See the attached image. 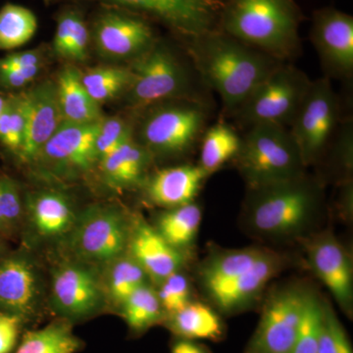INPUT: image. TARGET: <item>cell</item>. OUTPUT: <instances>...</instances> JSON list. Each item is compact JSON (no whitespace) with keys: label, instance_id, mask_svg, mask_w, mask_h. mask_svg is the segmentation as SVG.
<instances>
[{"label":"cell","instance_id":"obj_1","mask_svg":"<svg viewBox=\"0 0 353 353\" xmlns=\"http://www.w3.org/2000/svg\"><path fill=\"white\" fill-rule=\"evenodd\" d=\"M190 52L202 78L233 112L279 65L275 58L214 30L192 39Z\"/></svg>","mask_w":353,"mask_h":353},{"label":"cell","instance_id":"obj_2","mask_svg":"<svg viewBox=\"0 0 353 353\" xmlns=\"http://www.w3.org/2000/svg\"><path fill=\"white\" fill-rule=\"evenodd\" d=\"M285 259L262 248L222 250L211 254L199 268L202 287L223 312L246 307L285 267Z\"/></svg>","mask_w":353,"mask_h":353},{"label":"cell","instance_id":"obj_3","mask_svg":"<svg viewBox=\"0 0 353 353\" xmlns=\"http://www.w3.org/2000/svg\"><path fill=\"white\" fill-rule=\"evenodd\" d=\"M248 190L246 227L252 233L269 240H287L305 233L321 208V187L304 174L285 182Z\"/></svg>","mask_w":353,"mask_h":353},{"label":"cell","instance_id":"obj_4","mask_svg":"<svg viewBox=\"0 0 353 353\" xmlns=\"http://www.w3.org/2000/svg\"><path fill=\"white\" fill-rule=\"evenodd\" d=\"M301 20L294 0H227L221 15L225 34L277 60L299 50Z\"/></svg>","mask_w":353,"mask_h":353},{"label":"cell","instance_id":"obj_5","mask_svg":"<svg viewBox=\"0 0 353 353\" xmlns=\"http://www.w3.org/2000/svg\"><path fill=\"white\" fill-rule=\"evenodd\" d=\"M234 159L248 190L292 180L305 167L289 128L279 125L250 127Z\"/></svg>","mask_w":353,"mask_h":353},{"label":"cell","instance_id":"obj_6","mask_svg":"<svg viewBox=\"0 0 353 353\" xmlns=\"http://www.w3.org/2000/svg\"><path fill=\"white\" fill-rule=\"evenodd\" d=\"M310 83L301 70L279 64L234 113L248 128L259 124L290 128Z\"/></svg>","mask_w":353,"mask_h":353},{"label":"cell","instance_id":"obj_7","mask_svg":"<svg viewBox=\"0 0 353 353\" xmlns=\"http://www.w3.org/2000/svg\"><path fill=\"white\" fill-rule=\"evenodd\" d=\"M134 74L127 102L137 108L155 105L185 97L190 88L189 72L167 44L157 41L143 55L132 60Z\"/></svg>","mask_w":353,"mask_h":353},{"label":"cell","instance_id":"obj_8","mask_svg":"<svg viewBox=\"0 0 353 353\" xmlns=\"http://www.w3.org/2000/svg\"><path fill=\"white\" fill-rule=\"evenodd\" d=\"M340 117L339 99L328 78L311 81L296 117L289 128L304 165L316 161L324 152Z\"/></svg>","mask_w":353,"mask_h":353},{"label":"cell","instance_id":"obj_9","mask_svg":"<svg viewBox=\"0 0 353 353\" xmlns=\"http://www.w3.org/2000/svg\"><path fill=\"white\" fill-rule=\"evenodd\" d=\"M130 230L118 209L94 206L77 217L70 234V246L77 256L88 262L105 263L124 255Z\"/></svg>","mask_w":353,"mask_h":353},{"label":"cell","instance_id":"obj_10","mask_svg":"<svg viewBox=\"0 0 353 353\" xmlns=\"http://www.w3.org/2000/svg\"><path fill=\"white\" fill-rule=\"evenodd\" d=\"M309 294V290L294 285L275 290L265 305L250 353H290Z\"/></svg>","mask_w":353,"mask_h":353},{"label":"cell","instance_id":"obj_11","mask_svg":"<svg viewBox=\"0 0 353 353\" xmlns=\"http://www.w3.org/2000/svg\"><path fill=\"white\" fill-rule=\"evenodd\" d=\"M205 121V110L199 103L190 102L157 109L141 126L143 145L150 153L181 154L196 143Z\"/></svg>","mask_w":353,"mask_h":353},{"label":"cell","instance_id":"obj_12","mask_svg":"<svg viewBox=\"0 0 353 353\" xmlns=\"http://www.w3.org/2000/svg\"><path fill=\"white\" fill-rule=\"evenodd\" d=\"M95 16L92 27L95 50L106 59L134 60L157 43L145 18L117 7L108 6Z\"/></svg>","mask_w":353,"mask_h":353},{"label":"cell","instance_id":"obj_13","mask_svg":"<svg viewBox=\"0 0 353 353\" xmlns=\"http://www.w3.org/2000/svg\"><path fill=\"white\" fill-rule=\"evenodd\" d=\"M150 17L190 41L213 31L214 0H90Z\"/></svg>","mask_w":353,"mask_h":353},{"label":"cell","instance_id":"obj_14","mask_svg":"<svg viewBox=\"0 0 353 353\" xmlns=\"http://www.w3.org/2000/svg\"><path fill=\"white\" fill-rule=\"evenodd\" d=\"M311 41L331 75L350 77L353 72V18L334 8L315 12Z\"/></svg>","mask_w":353,"mask_h":353},{"label":"cell","instance_id":"obj_15","mask_svg":"<svg viewBox=\"0 0 353 353\" xmlns=\"http://www.w3.org/2000/svg\"><path fill=\"white\" fill-rule=\"evenodd\" d=\"M311 269L331 292L334 301L347 314L352 310L353 272L352 259L334 234L324 233L307 243Z\"/></svg>","mask_w":353,"mask_h":353},{"label":"cell","instance_id":"obj_16","mask_svg":"<svg viewBox=\"0 0 353 353\" xmlns=\"http://www.w3.org/2000/svg\"><path fill=\"white\" fill-rule=\"evenodd\" d=\"M99 123L101 120L85 124L63 121L37 158L43 157L57 171L90 170L97 161L95 138Z\"/></svg>","mask_w":353,"mask_h":353},{"label":"cell","instance_id":"obj_17","mask_svg":"<svg viewBox=\"0 0 353 353\" xmlns=\"http://www.w3.org/2000/svg\"><path fill=\"white\" fill-rule=\"evenodd\" d=\"M52 299L58 312L71 319L94 314L103 301L101 285L90 269L63 264L53 274Z\"/></svg>","mask_w":353,"mask_h":353},{"label":"cell","instance_id":"obj_18","mask_svg":"<svg viewBox=\"0 0 353 353\" xmlns=\"http://www.w3.org/2000/svg\"><path fill=\"white\" fill-rule=\"evenodd\" d=\"M28 110L24 143L19 157L25 161L37 159L48 139L63 122L57 83L53 81L34 85L26 92Z\"/></svg>","mask_w":353,"mask_h":353},{"label":"cell","instance_id":"obj_19","mask_svg":"<svg viewBox=\"0 0 353 353\" xmlns=\"http://www.w3.org/2000/svg\"><path fill=\"white\" fill-rule=\"evenodd\" d=\"M128 250L148 277L159 283L180 271L185 260L182 252L169 245L155 228L143 219L132 223Z\"/></svg>","mask_w":353,"mask_h":353},{"label":"cell","instance_id":"obj_20","mask_svg":"<svg viewBox=\"0 0 353 353\" xmlns=\"http://www.w3.org/2000/svg\"><path fill=\"white\" fill-rule=\"evenodd\" d=\"M39 277L34 265L22 255L0 259V308L19 317L31 313L38 301Z\"/></svg>","mask_w":353,"mask_h":353},{"label":"cell","instance_id":"obj_21","mask_svg":"<svg viewBox=\"0 0 353 353\" xmlns=\"http://www.w3.org/2000/svg\"><path fill=\"white\" fill-rule=\"evenodd\" d=\"M206 176L201 167L192 165L163 169L146 183V196L159 208L187 205L194 202Z\"/></svg>","mask_w":353,"mask_h":353},{"label":"cell","instance_id":"obj_22","mask_svg":"<svg viewBox=\"0 0 353 353\" xmlns=\"http://www.w3.org/2000/svg\"><path fill=\"white\" fill-rule=\"evenodd\" d=\"M28 208L34 230L46 238L69 234L77 218L67 197L59 192L34 194L28 202Z\"/></svg>","mask_w":353,"mask_h":353},{"label":"cell","instance_id":"obj_23","mask_svg":"<svg viewBox=\"0 0 353 353\" xmlns=\"http://www.w3.org/2000/svg\"><path fill=\"white\" fill-rule=\"evenodd\" d=\"M57 85L63 121L85 124L102 119L101 105L88 94L82 83V74L76 67L62 69Z\"/></svg>","mask_w":353,"mask_h":353},{"label":"cell","instance_id":"obj_24","mask_svg":"<svg viewBox=\"0 0 353 353\" xmlns=\"http://www.w3.org/2000/svg\"><path fill=\"white\" fill-rule=\"evenodd\" d=\"M152 153L134 139L123 143L101 165L104 181L114 189H128L143 180Z\"/></svg>","mask_w":353,"mask_h":353},{"label":"cell","instance_id":"obj_25","mask_svg":"<svg viewBox=\"0 0 353 353\" xmlns=\"http://www.w3.org/2000/svg\"><path fill=\"white\" fill-rule=\"evenodd\" d=\"M202 219L201 209L194 202L179 208L167 209L158 220V233L179 252L194 243Z\"/></svg>","mask_w":353,"mask_h":353},{"label":"cell","instance_id":"obj_26","mask_svg":"<svg viewBox=\"0 0 353 353\" xmlns=\"http://www.w3.org/2000/svg\"><path fill=\"white\" fill-rule=\"evenodd\" d=\"M171 329L185 340H217L223 333L222 322L213 309L190 303L172 314Z\"/></svg>","mask_w":353,"mask_h":353},{"label":"cell","instance_id":"obj_27","mask_svg":"<svg viewBox=\"0 0 353 353\" xmlns=\"http://www.w3.org/2000/svg\"><path fill=\"white\" fill-rule=\"evenodd\" d=\"M90 34L80 11L67 9L58 16L53 50L58 57L72 61H83L87 58Z\"/></svg>","mask_w":353,"mask_h":353},{"label":"cell","instance_id":"obj_28","mask_svg":"<svg viewBox=\"0 0 353 353\" xmlns=\"http://www.w3.org/2000/svg\"><path fill=\"white\" fill-rule=\"evenodd\" d=\"M241 145V138L233 128L226 124L215 125L202 139L199 166L208 176L236 157Z\"/></svg>","mask_w":353,"mask_h":353},{"label":"cell","instance_id":"obj_29","mask_svg":"<svg viewBox=\"0 0 353 353\" xmlns=\"http://www.w3.org/2000/svg\"><path fill=\"white\" fill-rule=\"evenodd\" d=\"M80 341L65 321L51 323L43 328L29 332L16 353H75Z\"/></svg>","mask_w":353,"mask_h":353},{"label":"cell","instance_id":"obj_30","mask_svg":"<svg viewBox=\"0 0 353 353\" xmlns=\"http://www.w3.org/2000/svg\"><path fill=\"white\" fill-rule=\"evenodd\" d=\"M134 74L130 67L101 66L82 74V83L88 94L97 104L112 101L126 94Z\"/></svg>","mask_w":353,"mask_h":353},{"label":"cell","instance_id":"obj_31","mask_svg":"<svg viewBox=\"0 0 353 353\" xmlns=\"http://www.w3.org/2000/svg\"><path fill=\"white\" fill-rule=\"evenodd\" d=\"M38 30V19L30 9L6 3L0 9V50H12L29 43Z\"/></svg>","mask_w":353,"mask_h":353},{"label":"cell","instance_id":"obj_32","mask_svg":"<svg viewBox=\"0 0 353 353\" xmlns=\"http://www.w3.org/2000/svg\"><path fill=\"white\" fill-rule=\"evenodd\" d=\"M121 307L127 324L137 332L145 331L157 324L165 313L157 290L146 284L134 290Z\"/></svg>","mask_w":353,"mask_h":353},{"label":"cell","instance_id":"obj_33","mask_svg":"<svg viewBox=\"0 0 353 353\" xmlns=\"http://www.w3.org/2000/svg\"><path fill=\"white\" fill-rule=\"evenodd\" d=\"M108 290L110 299L122 305L134 290L146 284L148 275L132 257L122 256L109 262Z\"/></svg>","mask_w":353,"mask_h":353},{"label":"cell","instance_id":"obj_34","mask_svg":"<svg viewBox=\"0 0 353 353\" xmlns=\"http://www.w3.org/2000/svg\"><path fill=\"white\" fill-rule=\"evenodd\" d=\"M27 110V95L22 92L6 99V105L0 115V143L17 154L24 143Z\"/></svg>","mask_w":353,"mask_h":353},{"label":"cell","instance_id":"obj_35","mask_svg":"<svg viewBox=\"0 0 353 353\" xmlns=\"http://www.w3.org/2000/svg\"><path fill=\"white\" fill-rule=\"evenodd\" d=\"M322 301L310 292L301 328L290 353H318Z\"/></svg>","mask_w":353,"mask_h":353},{"label":"cell","instance_id":"obj_36","mask_svg":"<svg viewBox=\"0 0 353 353\" xmlns=\"http://www.w3.org/2000/svg\"><path fill=\"white\" fill-rule=\"evenodd\" d=\"M318 353H353L347 333L326 301H322Z\"/></svg>","mask_w":353,"mask_h":353},{"label":"cell","instance_id":"obj_37","mask_svg":"<svg viewBox=\"0 0 353 353\" xmlns=\"http://www.w3.org/2000/svg\"><path fill=\"white\" fill-rule=\"evenodd\" d=\"M132 139V128L120 118L101 119L95 138V152L101 162L112 154L119 146Z\"/></svg>","mask_w":353,"mask_h":353},{"label":"cell","instance_id":"obj_38","mask_svg":"<svg viewBox=\"0 0 353 353\" xmlns=\"http://www.w3.org/2000/svg\"><path fill=\"white\" fill-rule=\"evenodd\" d=\"M23 214L19 188L13 179L0 176V234H8L17 226Z\"/></svg>","mask_w":353,"mask_h":353},{"label":"cell","instance_id":"obj_39","mask_svg":"<svg viewBox=\"0 0 353 353\" xmlns=\"http://www.w3.org/2000/svg\"><path fill=\"white\" fill-rule=\"evenodd\" d=\"M157 294L165 312L174 314L190 303L189 280L180 271L176 272L160 283Z\"/></svg>","mask_w":353,"mask_h":353},{"label":"cell","instance_id":"obj_40","mask_svg":"<svg viewBox=\"0 0 353 353\" xmlns=\"http://www.w3.org/2000/svg\"><path fill=\"white\" fill-rule=\"evenodd\" d=\"M41 66L28 68H6L0 67V87L6 90H19L34 81L39 75Z\"/></svg>","mask_w":353,"mask_h":353},{"label":"cell","instance_id":"obj_41","mask_svg":"<svg viewBox=\"0 0 353 353\" xmlns=\"http://www.w3.org/2000/svg\"><path fill=\"white\" fill-rule=\"evenodd\" d=\"M20 323L19 316L0 313V353H9L15 347Z\"/></svg>","mask_w":353,"mask_h":353},{"label":"cell","instance_id":"obj_42","mask_svg":"<svg viewBox=\"0 0 353 353\" xmlns=\"http://www.w3.org/2000/svg\"><path fill=\"white\" fill-rule=\"evenodd\" d=\"M41 51L27 50L13 53L0 58V67L6 68H28V67L41 66Z\"/></svg>","mask_w":353,"mask_h":353},{"label":"cell","instance_id":"obj_43","mask_svg":"<svg viewBox=\"0 0 353 353\" xmlns=\"http://www.w3.org/2000/svg\"><path fill=\"white\" fill-rule=\"evenodd\" d=\"M172 353H208L204 348L190 341H181L176 343Z\"/></svg>","mask_w":353,"mask_h":353},{"label":"cell","instance_id":"obj_44","mask_svg":"<svg viewBox=\"0 0 353 353\" xmlns=\"http://www.w3.org/2000/svg\"><path fill=\"white\" fill-rule=\"evenodd\" d=\"M4 105H6V99L0 97V115H1L2 111H3Z\"/></svg>","mask_w":353,"mask_h":353},{"label":"cell","instance_id":"obj_45","mask_svg":"<svg viewBox=\"0 0 353 353\" xmlns=\"http://www.w3.org/2000/svg\"><path fill=\"white\" fill-rule=\"evenodd\" d=\"M3 256V245H2L1 241H0V259Z\"/></svg>","mask_w":353,"mask_h":353},{"label":"cell","instance_id":"obj_46","mask_svg":"<svg viewBox=\"0 0 353 353\" xmlns=\"http://www.w3.org/2000/svg\"><path fill=\"white\" fill-rule=\"evenodd\" d=\"M44 2H46V4L50 3L51 0H43Z\"/></svg>","mask_w":353,"mask_h":353}]
</instances>
